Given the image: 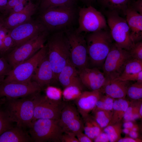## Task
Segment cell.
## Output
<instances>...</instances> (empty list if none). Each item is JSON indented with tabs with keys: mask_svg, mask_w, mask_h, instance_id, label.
<instances>
[{
	"mask_svg": "<svg viewBox=\"0 0 142 142\" xmlns=\"http://www.w3.org/2000/svg\"><path fill=\"white\" fill-rule=\"evenodd\" d=\"M47 55L55 80L70 60V47L64 31L54 32L47 44Z\"/></svg>",
	"mask_w": 142,
	"mask_h": 142,
	"instance_id": "cell-1",
	"label": "cell"
},
{
	"mask_svg": "<svg viewBox=\"0 0 142 142\" xmlns=\"http://www.w3.org/2000/svg\"><path fill=\"white\" fill-rule=\"evenodd\" d=\"M41 11L40 21L48 31L54 32L70 28L77 13L74 6L52 7Z\"/></svg>",
	"mask_w": 142,
	"mask_h": 142,
	"instance_id": "cell-2",
	"label": "cell"
},
{
	"mask_svg": "<svg viewBox=\"0 0 142 142\" xmlns=\"http://www.w3.org/2000/svg\"><path fill=\"white\" fill-rule=\"evenodd\" d=\"M85 38L91 64L96 67L102 65L114 42L109 28L90 33Z\"/></svg>",
	"mask_w": 142,
	"mask_h": 142,
	"instance_id": "cell-3",
	"label": "cell"
},
{
	"mask_svg": "<svg viewBox=\"0 0 142 142\" xmlns=\"http://www.w3.org/2000/svg\"><path fill=\"white\" fill-rule=\"evenodd\" d=\"M38 94L19 98H7L5 111L11 120L16 123L17 126L23 128L29 127L33 121L35 97Z\"/></svg>",
	"mask_w": 142,
	"mask_h": 142,
	"instance_id": "cell-4",
	"label": "cell"
},
{
	"mask_svg": "<svg viewBox=\"0 0 142 142\" xmlns=\"http://www.w3.org/2000/svg\"><path fill=\"white\" fill-rule=\"evenodd\" d=\"M59 120L40 119L32 122L29 133L35 142H61L63 133Z\"/></svg>",
	"mask_w": 142,
	"mask_h": 142,
	"instance_id": "cell-5",
	"label": "cell"
},
{
	"mask_svg": "<svg viewBox=\"0 0 142 142\" xmlns=\"http://www.w3.org/2000/svg\"><path fill=\"white\" fill-rule=\"evenodd\" d=\"M104 12L114 41L121 48L129 51L134 43L131 38L125 18L115 12L105 11Z\"/></svg>",
	"mask_w": 142,
	"mask_h": 142,
	"instance_id": "cell-6",
	"label": "cell"
},
{
	"mask_svg": "<svg viewBox=\"0 0 142 142\" xmlns=\"http://www.w3.org/2000/svg\"><path fill=\"white\" fill-rule=\"evenodd\" d=\"M47 47L44 45L30 58L12 69L1 82L28 83L31 79L38 65L47 54Z\"/></svg>",
	"mask_w": 142,
	"mask_h": 142,
	"instance_id": "cell-7",
	"label": "cell"
},
{
	"mask_svg": "<svg viewBox=\"0 0 142 142\" xmlns=\"http://www.w3.org/2000/svg\"><path fill=\"white\" fill-rule=\"evenodd\" d=\"M131 58L128 51L121 48L114 42L102 65L103 73L108 80L119 77L126 64Z\"/></svg>",
	"mask_w": 142,
	"mask_h": 142,
	"instance_id": "cell-8",
	"label": "cell"
},
{
	"mask_svg": "<svg viewBox=\"0 0 142 142\" xmlns=\"http://www.w3.org/2000/svg\"><path fill=\"white\" fill-rule=\"evenodd\" d=\"M48 35L47 31L16 47L4 57L12 69L28 60L44 45Z\"/></svg>",
	"mask_w": 142,
	"mask_h": 142,
	"instance_id": "cell-9",
	"label": "cell"
},
{
	"mask_svg": "<svg viewBox=\"0 0 142 142\" xmlns=\"http://www.w3.org/2000/svg\"><path fill=\"white\" fill-rule=\"evenodd\" d=\"M70 47V61L78 70L88 67L89 59L84 36L71 28L64 30Z\"/></svg>",
	"mask_w": 142,
	"mask_h": 142,
	"instance_id": "cell-10",
	"label": "cell"
},
{
	"mask_svg": "<svg viewBox=\"0 0 142 142\" xmlns=\"http://www.w3.org/2000/svg\"><path fill=\"white\" fill-rule=\"evenodd\" d=\"M78 16L79 26L75 29L78 33H90L108 28L104 16L92 5L80 8Z\"/></svg>",
	"mask_w": 142,
	"mask_h": 142,
	"instance_id": "cell-11",
	"label": "cell"
},
{
	"mask_svg": "<svg viewBox=\"0 0 142 142\" xmlns=\"http://www.w3.org/2000/svg\"><path fill=\"white\" fill-rule=\"evenodd\" d=\"M66 103L62 100L55 101L39 93L35 97L33 117L32 121L40 119L58 120Z\"/></svg>",
	"mask_w": 142,
	"mask_h": 142,
	"instance_id": "cell-12",
	"label": "cell"
},
{
	"mask_svg": "<svg viewBox=\"0 0 142 142\" xmlns=\"http://www.w3.org/2000/svg\"><path fill=\"white\" fill-rule=\"evenodd\" d=\"M42 89L36 82H0V98L17 99L39 93Z\"/></svg>",
	"mask_w": 142,
	"mask_h": 142,
	"instance_id": "cell-13",
	"label": "cell"
},
{
	"mask_svg": "<svg viewBox=\"0 0 142 142\" xmlns=\"http://www.w3.org/2000/svg\"><path fill=\"white\" fill-rule=\"evenodd\" d=\"M46 31V28L40 21L30 19L9 30L8 33L16 47Z\"/></svg>",
	"mask_w": 142,
	"mask_h": 142,
	"instance_id": "cell-14",
	"label": "cell"
},
{
	"mask_svg": "<svg viewBox=\"0 0 142 142\" xmlns=\"http://www.w3.org/2000/svg\"><path fill=\"white\" fill-rule=\"evenodd\" d=\"M59 120L63 131L76 130L83 124V119L77 108L67 103L62 111Z\"/></svg>",
	"mask_w": 142,
	"mask_h": 142,
	"instance_id": "cell-15",
	"label": "cell"
},
{
	"mask_svg": "<svg viewBox=\"0 0 142 142\" xmlns=\"http://www.w3.org/2000/svg\"><path fill=\"white\" fill-rule=\"evenodd\" d=\"M78 71L83 85L90 90L101 89L108 80L103 72L97 67L90 68L87 67Z\"/></svg>",
	"mask_w": 142,
	"mask_h": 142,
	"instance_id": "cell-16",
	"label": "cell"
},
{
	"mask_svg": "<svg viewBox=\"0 0 142 142\" xmlns=\"http://www.w3.org/2000/svg\"><path fill=\"white\" fill-rule=\"evenodd\" d=\"M101 89L83 91L75 100L77 108L83 119L90 114L94 109L97 101L103 94Z\"/></svg>",
	"mask_w": 142,
	"mask_h": 142,
	"instance_id": "cell-17",
	"label": "cell"
},
{
	"mask_svg": "<svg viewBox=\"0 0 142 142\" xmlns=\"http://www.w3.org/2000/svg\"><path fill=\"white\" fill-rule=\"evenodd\" d=\"M37 8L36 5L31 0H29L22 11L9 14L3 20V26L9 30L29 20L36 12Z\"/></svg>",
	"mask_w": 142,
	"mask_h": 142,
	"instance_id": "cell-18",
	"label": "cell"
},
{
	"mask_svg": "<svg viewBox=\"0 0 142 142\" xmlns=\"http://www.w3.org/2000/svg\"><path fill=\"white\" fill-rule=\"evenodd\" d=\"M55 79L53 71L47 55L40 62L31 79L42 89L49 85Z\"/></svg>",
	"mask_w": 142,
	"mask_h": 142,
	"instance_id": "cell-19",
	"label": "cell"
},
{
	"mask_svg": "<svg viewBox=\"0 0 142 142\" xmlns=\"http://www.w3.org/2000/svg\"><path fill=\"white\" fill-rule=\"evenodd\" d=\"M131 38L135 44L142 39V15L132 8H128L125 15Z\"/></svg>",
	"mask_w": 142,
	"mask_h": 142,
	"instance_id": "cell-20",
	"label": "cell"
},
{
	"mask_svg": "<svg viewBox=\"0 0 142 142\" xmlns=\"http://www.w3.org/2000/svg\"><path fill=\"white\" fill-rule=\"evenodd\" d=\"M57 80L64 88L72 85L83 86L79 76L78 70L70 60L59 73Z\"/></svg>",
	"mask_w": 142,
	"mask_h": 142,
	"instance_id": "cell-21",
	"label": "cell"
},
{
	"mask_svg": "<svg viewBox=\"0 0 142 142\" xmlns=\"http://www.w3.org/2000/svg\"><path fill=\"white\" fill-rule=\"evenodd\" d=\"M129 82L118 79L108 80L101 89L103 93L114 99L125 98Z\"/></svg>",
	"mask_w": 142,
	"mask_h": 142,
	"instance_id": "cell-22",
	"label": "cell"
},
{
	"mask_svg": "<svg viewBox=\"0 0 142 142\" xmlns=\"http://www.w3.org/2000/svg\"><path fill=\"white\" fill-rule=\"evenodd\" d=\"M24 128L17 126L6 131L0 135V142H29L33 141Z\"/></svg>",
	"mask_w": 142,
	"mask_h": 142,
	"instance_id": "cell-23",
	"label": "cell"
},
{
	"mask_svg": "<svg viewBox=\"0 0 142 142\" xmlns=\"http://www.w3.org/2000/svg\"><path fill=\"white\" fill-rule=\"evenodd\" d=\"M134 0H97L104 11L117 12L125 16L126 11Z\"/></svg>",
	"mask_w": 142,
	"mask_h": 142,
	"instance_id": "cell-24",
	"label": "cell"
},
{
	"mask_svg": "<svg viewBox=\"0 0 142 142\" xmlns=\"http://www.w3.org/2000/svg\"><path fill=\"white\" fill-rule=\"evenodd\" d=\"M130 102L125 98L115 99L112 118L109 125L121 122Z\"/></svg>",
	"mask_w": 142,
	"mask_h": 142,
	"instance_id": "cell-25",
	"label": "cell"
},
{
	"mask_svg": "<svg viewBox=\"0 0 142 142\" xmlns=\"http://www.w3.org/2000/svg\"><path fill=\"white\" fill-rule=\"evenodd\" d=\"M83 119L84 133L93 140L103 129L100 127L93 116L90 114Z\"/></svg>",
	"mask_w": 142,
	"mask_h": 142,
	"instance_id": "cell-26",
	"label": "cell"
},
{
	"mask_svg": "<svg viewBox=\"0 0 142 142\" xmlns=\"http://www.w3.org/2000/svg\"><path fill=\"white\" fill-rule=\"evenodd\" d=\"M124 116L123 120L124 122L134 121L140 118L139 113V108L142 104L141 100H132Z\"/></svg>",
	"mask_w": 142,
	"mask_h": 142,
	"instance_id": "cell-27",
	"label": "cell"
},
{
	"mask_svg": "<svg viewBox=\"0 0 142 142\" xmlns=\"http://www.w3.org/2000/svg\"><path fill=\"white\" fill-rule=\"evenodd\" d=\"M122 125L121 122L109 125L103 129L108 135L110 142H118L121 138Z\"/></svg>",
	"mask_w": 142,
	"mask_h": 142,
	"instance_id": "cell-28",
	"label": "cell"
},
{
	"mask_svg": "<svg viewBox=\"0 0 142 142\" xmlns=\"http://www.w3.org/2000/svg\"><path fill=\"white\" fill-rule=\"evenodd\" d=\"M92 115L103 129L108 125L112 118L113 111L98 110L92 112Z\"/></svg>",
	"mask_w": 142,
	"mask_h": 142,
	"instance_id": "cell-29",
	"label": "cell"
},
{
	"mask_svg": "<svg viewBox=\"0 0 142 142\" xmlns=\"http://www.w3.org/2000/svg\"><path fill=\"white\" fill-rule=\"evenodd\" d=\"M83 87L76 85H71L64 88L62 92L63 101L67 102L75 100L83 91Z\"/></svg>",
	"mask_w": 142,
	"mask_h": 142,
	"instance_id": "cell-30",
	"label": "cell"
},
{
	"mask_svg": "<svg viewBox=\"0 0 142 142\" xmlns=\"http://www.w3.org/2000/svg\"><path fill=\"white\" fill-rule=\"evenodd\" d=\"M141 71H142V61L131 58L126 64L121 75L116 79L121 78Z\"/></svg>",
	"mask_w": 142,
	"mask_h": 142,
	"instance_id": "cell-31",
	"label": "cell"
},
{
	"mask_svg": "<svg viewBox=\"0 0 142 142\" xmlns=\"http://www.w3.org/2000/svg\"><path fill=\"white\" fill-rule=\"evenodd\" d=\"M77 0H40V7L41 11L55 7L74 6Z\"/></svg>",
	"mask_w": 142,
	"mask_h": 142,
	"instance_id": "cell-32",
	"label": "cell"
},
{
	"mask_svg": "<svg viewBox=\"0 0 142 142\" xmlns=\"http://www.w3.org/2000/svg\"><path fill=\"white\" fill-rule=\"evenodd\" d=\"M114 99L106 94H103L97 101L95 108L92 112L98 110L113 111Z\"/></svg>",
	"mask_w": 142,
	"mask_h": 142,
	"instance_id": "cell-33",
	"label": "cell"
},
{
	"mask_svg": "<svg viewBox=\"0 0 142 142\" xmlns=\"http://www.w3.org/2000/svg\"><path fill=\"white\" fill-rule=\"evenodd\" d=\"M126 95L132 100H142V82L137 81L128 86Z\"/></svg>",
	"mask_w": 142,
	"mask_h": 142,
	"instance_id": "cell-34",
	"label": "cell"
},
{
	"mask_svg": "<svg viewBox=\"0 0 142 142\" xmlns=\"http://www.w3.org/2000/svg\"><path fill=\"white\" fill-rule=\"evenodd\" d=\"M45 92V96L50 100L58 102L62 100V91L59 88L49 85L46 87Z\"/></svg>",
	"mask_w": 142,
	"mask_h": 142,
	"instance_id": "cell-35",
	"label": "cell"
},
{
	"mask_svg": "<svg viewBox=\"0 0 142 142\" xmlns=\"http://www.w3.org/2000/svg\"><path fill=\"white\" fill-rule=\"evenodd\" d=\"M13 122L6 111H0V135L13 127Z\"/></svg>",
	"mask_w": 142,
	"mask_h": 142,
	"instance_id": "cell-36",
	"label": "cell"
},
{
	"mask_svg": "<svg viewBox=\"0 0 142 142\" xmlns=\"http://www.w3.org/2000/svg\"><path fill=\"white\" fill-rule=\"evenodd\" d=\"M12 68L6 59L0 57V82H2L8 75Z\"/></svg>",
	"mask_w": 142,
	"mask_h": 142,
	"instance_id": "cell-37",
	"label": "cell"
},
{
	"mask_svg": "<svg viewBox=\"0 0 142 142\" xmlns=\"http://www.w3.org/2000/svg\"><path fill=\"white\" fill-rule=\"evenodd\" d=\"M131 58L142 61V42H138L128 51Z\"/></svg>",
	"mask_w": 142,
	"mask_h": 142,
	"instance_id": "cell-38",
	"label": "cell"
},
{
	"mask_svg": "<svg viewBox=\"0 0 142 142\" xmlns=\"http://www.w3.org/2000/svg\"><path fill=\"white\" fill-rule=\"evenodd\" d=\"M3 46L4 52V57L16 47L13 39L8 33L4 40Z\"/></svg>",
	"mask_w": 142,
	"mask_h": 142,
	"instance_id": "cell-39",
	"label": "cell"
},
{
	"mask_svg": "<svg viewBox=\"0 0 142 142\" xmlns=\"http://www.w3.org/2000/svg\"><path fill=\"white\" fill-rule=\"evenodd\" d=\"M114 79L128 81H134L142 82V71L136 73L128 75L121 78Z\"/></svg>",
	"mask_w": 142,
	"mask_h": 142,
	"instance_id": "cell-40",
	"label": "cell"
},
{
	"mask_svg": "<svg viewBox=\"0 0 142 142\" xmlns=\"http://www.w3.org/2000/svg\"><path fill=\"white\" fill-rule=\"evenodd\" d=\"M9 30L3 26L0 29V57H4V52L3 46V41L7 34Z\"/></svg>",
	"mask_w": 142,
	"mask_h": 142,
	"instance_id": "cell-41",
	"label": "cell"
},
{
	"mask_svg": "<svg viewBox=\"0 0 142 142\" xmlns=\"http://www.w3.org/2000/svg\"><path fill=\"white\" fill-rule=\"evenodd\" d=\"M61 142H79L76 136L73 135L63 133L61 139Z\"/></svg>",
	"mask_w": 142,
	"mask_h": 142,
	"instance_id": "cell-42",
	"label": "cell"
},
{
	"mask_svg": "<svg viewBox=\"0 0 142 142\" xmlns=\"http://www.w3.org/2000/svg\"><path fill=\"white\" fill-rule=\"evenodd\" d=\"M130 6L133 9L142 15V0H134Z\"/></svg>",
	"mask_w": 142,
	"mask_h": 142,
	"instance_id": "cell-43",
	"label": "cell"
},
{
	"mask_svg": "<svg viewBox=\"0 0 142 142\" xmlns=\"http://www.w3.org/2000/svg\"><path fill=\"white\" fill-rule=\"evenodd\" d=\"M19 2L18 0H9L5 6L3 11L4 15L9 13L14 7Z\"/></svg>",
	"mask_w": 142,
	"mask_h": 142,
	"instance_id": "cell-44",
	"label": "cell"
},
{
	"mask_svg": "<svg viewBox=\"0 0 142 142\" xmlns=\"http://www.w3.org/2000/svg\"><path fill=\"white\" fill-rule=\"evenodd\" d=\"M28 0L18 2L11 10L9 14L17 13L22 11L27 3Z\"/></svg>",
	"mask_w": 142,
	"mask_h": 142,
	"instance_id": "cell-45",
	"label": "cell"
},
{
	"mask_svg": "<svg viewBox=\"0 0 142 142\" xmlns=\"http://www.w3.org/2000/svg\"><path fill=\"white\" fill-rule=\"evenodd\" d=\"M95 142H109V139L106 134L103 130L94 139Z\"/></svg>",
	"mask_w": 142,
	"mask_h": 142,
	"instance_id": "cell-46",
	"label": "cell"
},
{
	"mask_svg": "<svg viewBox=\"0 0 142 142\" xmlns=\"http://www.w3.org/2000/svg\"><path fill=\"white\" fill-rule=\"evenodd\" d=\"M76 136L77 137L79 142H92L93 140L83 132L77 134Z\"/></svg>",
	"mask_w": 142,
	"mask_h": 142,
	"instance_id": "cell-47",
	"label": "cell"
},
{
	"mask_svg": "<svg viewBox=\"0 0 142 142\" xmlns=\"http://www.w3.org/2000/svg\"><path fill=\"white\" fill-rule=\"evenodd\" d=\"M142 140L139 138L134 139L129 136L121 138L118 142H141Z\"/></svg>",
	"mask_w": 142,
	"mask_h": 142,
	"instance_id": "cell-48",
	"label": "cell"
},
{
	"mask_svg": "<svg viewBox=\"0 0 142 142\" xmlns=\"http://www.w3.org/2000/svg\"><path fill=\"white\" fill-rule=\"evenodd\" d=\"M133 122L131 121H124L122 125L123 126L124 128L130 129L134 127L138 126Z\"/></svg>",
	"mask_w": 142,
	"mask_h": 142,
	"instance_id": "cell-49",
	"label": "cell"
},
{
	"mask_svg": "<svg viewBox=\"0 0 142 142\" xmlns=\"http://www.w3.org/2000/svg\"><path fill=\"white\" fill-rule=\"evenodd\" d=\"M128 135L129 136L134 139L139 138V134L138 131H130Z\"/></svg>",
	"mask_w": 142,
	"mask_h": 142,
	"instance_id": "cell-50",
	"label": "cell"
},
{
	"mask_svg": "<svg viewBox=\"0 0 142 142\" xmlns=\"http://www.w3.org/2000/svg\"><path fill=\"white\" fill-rule=\"evenodd\" d=\"M9 0H0V12L3 11V9Z\"/></svg>",
	"mask_w": 142,
	"mask_h": 142,
	"instance_id": "cell-51",
	"label": "cell"
},
{
	"mask_svg": "<svg viewBox=\"0 0 142 142\" xmlns=\"http://www.w3.org/2000/svg\"><path fill=\"white\" fill-rule=\"evenodd\" d=\"M83 3L88 5H91V4L97 0H80Z\"/></svg>",
	"mask_w": 142,
	"mask_h": 142,
	"instance_id": "cell-52",
	"label": "cell"
},
{
	"mask_svg": "<svg viewBox=\"0 0 142 142\" xmlns=\"http://www.w3.org/2000/svg\"><path fill=\"white\" fill-rule=\"evenodd\" d=\"M130 131L129 129L126 128H124L122 129V132L126 135H128Z\"/></svg>",
	"mask_w": 142,
	"mask_h": 142,
	"instance_id": "cell-53",
	"label": "cell"
},
{
	"mask_svg": "<svg viewBox=\"0 0 142 142\" xmlns=\"http://www.w3.org/2000/svg\"><path fill=\"white\" fill-rule=\"evenodd\" d=\"M139 113L140 118H141L142 117V104H141L139 108Z\"/></svg>",
	"mask_w": 142,
	"mask_h": 142,
	"instance_id": "cell-54",
	"label": "cell"
},
{
	"mask_svg": "<svg viewBox=\"0 0 142 142\" xmlns=\"http://www.w3.org/2000/svg\"><path fill=\"white\" fill-rule=\"evenodd\" d=\"M3 20L0 18V29L3 26Z\"/></svg>",
	"mask_w": 142,
	"mask_h": 142,
	"instance_id": "cell-55",
	"label": "cell"
},
{
	"mask_svg": "<svg viewBox=\"0 0 142 142\" xmlns=\"http://www.w3.org/2000/svg\"><path fill=\"white\" fill-rule=\"evenodd\" d=\"M19 2H23L27 0H18Z\"/></svg>",
	"mask_w": 142,
	"mask_h": 142,
	"instance_id": "cell-56",
	"label": "cell"
},
{
	"mask_svg": "<svg viewBox=\"0 0 142 142\" xmlns=\"http://www.w3.org/2000/svg\"></svg>",
	"mask_w": 142,
	"mask_h": 142,
	"instance_id": "cell-57",
	"label": "cell"
}]
</instances>
